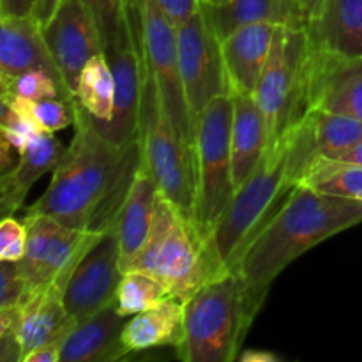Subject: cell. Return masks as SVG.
I'll list each match as a JSON object with an SVG mask.
<instances>
[{"instance_id": "obj_5", "label": "cell", "mask_w": 362, "mask_h": 362, "mask_svg": "<svg viewBox=\"0 0 362 362\" xmlns=\"http://www.w3.org/2000/svg\"><path fill=\"white\" fill-rule=\"evenodd\" d=\"M141 271L154 276L170 296L187 300L200 286L230 272L223 265L214 240L184 216L159 191L154 219L141 250L124 265V272Z\"/></svg>"}, {"instance_id": "obj_29", "label": "cell", "mask_w": 362, "mask_h": 362, "mask_svg": "<svg viewBox=\"0 0 362 362\" xmlns=\"http://www.w3.org/2000/svg\"><path fill=\"white\" fill-rule=\"evenodd\" d=\"M170 292L159 279L141 271L124 272L122 281L117 292L115 308L122 317L129 318L133 315L159 306L170 299Z\"/></svg>"}, {"instance_id": "obj_37", "label": "cell", "mask_w": 362, "mask_h": 362, "mask_svg": "<svg viewBox=\"0 0 362 362\" xmlns=\"http://www.w3.org/2000/svg\"><path fill=\"white\" fill-rule=\"evenodd\" d=\"M163 13L175 27L186 23L202 7V0H158Z\"/></svg>"}, {"instance_id": "obj_20", "label": "cell", "mask_w": 362, "mask_h": 362, "mask_svg": "<svg viewBox=\"0 0 362 362\" xmlns=\"http://www.w3.org/2000/svg\"><path fill=\"white\" fill-rule=\"evenodd\" d=\"M21 308L20 343L21 362L25 357L41 346L55 341H66L73 331L74 320L64 304V288L59 285H49L32 292Z\"/></svg>"}, {"instance_id": "obj_3", "label": "cell", "mask_w": 362, "mask_h": 362, "mask_svg": "<svg viewBox=\"0 0 362 362\" xmlns=\"http://www.w3.org/2000/svg\"><path fill=\"white\" fill-rule=\"evenodd\" d=\"M361 223L362 200L332 197L297 184L251 240L235 271L255 285L271 286L300 255Z\"/></svg>"}, {"instance_id": "obj_28", "label": "cell", "mask_w": 362, "mask_h": 362, "mask_svg": "<svg viewBox=\"0 0 362 362\" xmlns=\"http://www.w3.org/2000/svg\"><path fill=\"white\" fill-rule=\"evenodd\" d=\"M310 119L317 136L318 156L338 159L362 138V120L341 113L311 110Z\"/></svg>"}, {"instance_id": "obj_42", "label": "cell", "mask_w": 362, "mask_h": 362, "mask_svg": "<svg viewBox=\"0 0 362 362\" xmlns=\"http://www.w3.org/2000/svg\"><path fill=\"white\" fill-rule=\"evenodd\" d=\"M339 161H346V163H356V165H362V138L357 141L354 147H350L341 158H338Z\"/></svg>"}, {"instance_id": "obj_9", "label": "cell", "mask_w": 362, "mask_h": 362, "mask_svg": "<svg viewBox=\"0 0 362 362\" xmlns=\"http://www.w3.org/2000/svg\"><path fill=\"white\" fill-rule=\"evenodd\" d=\"M105 55L117 85L115 110L110 122L95 124L113 141L127 145L138 138L141 99L147 80L140 35V0H126L122 23L105 49Z\"/></svg>"}, {"instance_id": "obj_10", "label": "cell", "mask_w": 362, "mask_h": 362, "mask_svg": "<svg viewBox=\"0 0 362 362\" xmlns=\"http://www.w3.org/2000/svg\"><path fill=\"white\" fill-rule=\"evenodd\" d=\"M140 35L145 66L158 87L163 110L194 156V120L186 101L177 49V27L158 0H140Z\"/></svg>"}, {"instance_id": "obj_19", "label": "cell", "mask_w": 362, "mask_h": 362, "mask_svg": "<svg viewBox=\"0 0 362 362\" xmlns=\"http://www.w3.org/2000/svg\"><path fill=\"white\" fill-rule=\"evenodd\" d=\"M306 32L317 52L362 59V0H324Z\"/></svg>"}, {"instance_id": "obj_16", "label": "cell", "mask_w": 362, "mask_h": 362, "mask_svg": "<svg viewBox=\"0 0 362 362\" xmlns=\"http://www.w3.org/2000/svg\"><path fill=\"white\" fill-rule=\"evenodd\" d=\"M278 27L272 23H247L221 39L230 95L255 94L271 55Z\"/></svg>"}, {"instance_id": "obj_8", "label": "cell", "mask_w": 362, "mask_h": 362, "mask_svg": "<svg viewBox=\"0 0 362 362\" xmlns=\"http://www.w3.org/2000/svg\"><path fill=\"white\" fill-rule=\"evenodd\" d=\"M138 140L141 147V161L154 177L159 191L173 205H177L184 216L194 221V202H197L194 156L166 117L158 87L148 69L144 99H141Z\"/></svg>"}, {"instance_id": "obj_31", "label": "cell", "mask_w": 362, "mask_h": 362, "mask_svg": "<svg viewBox=\"0 0 362 362\" xmlns=\"http://www.w3.org/2000/svg\"><path fill=\"white\" fill-rule=\"evenodd\" d=\"M2 105H9L11 108L27 115L42 131H48V133H57V131L74 126V120H76V99L74 101H67L62 98L37 99V101L13 99Z\"/></svg>"}, {"instance_id": "obj_22", "label": "cell", "mask_w": 362, "mask_h": 362, "mask_svg": "<svg viewBox=\"0 0 362 362\" xmlns=\"http://www.w3.org/2000/svg\"><path fill=\"white\" fill-rule=\"evenodd\" d=\"M158 194V184L141 161L117 218L122 271L124 265L141 250L151 233Z\"/></svg>"}, {"instance_id": "obj_35", "label": "cell", "mask_w": 362, "mask_h": 362, "mask_svg": "<svg viewBox=\"0 0 362 362\" xmlns=\"http://www.w3.org/2000/svg\"><path fill=\"white\" fill-rule=\"evenodd\" d=\"M27 250V228L23 221L6 216L0 221V260L20 262Z\"/></svg>"}, {"instance_id": "obj_33", "label": "cell", "mask_w": 362, "mask_h": 362, "mask_svg": "<svg viewBox=\"0 0 362 362\" xmlns=\"http://www.w3.org/2000/svg\"><path fill=\"white\" fill-rule=\"evenodd\" d=\"M21 308H0V362H21Z\"/></svg>"}, {"instance_id": "obj_14", "label": "cell", "mask_w": 362, "mask_h": 362, "mask_svg": "<svg viewBox=\"0 0 362 362\" xmlns=\"http://www.w3.org/2000/svg\"><path fill=\"white\" fill-rule=\"evenodd\" d=\"M42 34L64 81L76 95L83 67L95 55L105 53L101 30L87 0H62L52 20L42 25Z\"/></svg>"}, {"instance_id": "obj_18", "label": "cell", "mask_w": 362, "mask_h": 362, "mask_svg": "<svg viewBox=\"0 0 362 362\" xmlns=\"http://www.w3.org/2000/svg\"><path fill=\"white\" fill-rule=\"evenodd\" d=\"M126 322L115 306L76 322L60 350V362H115L129 357L122 341Z\"/></svg>"}, {"instance_id": "obj_12", "label": "cell", "mask_w": 362, "mask_h": 362, "mask_svg": "<svg viewBox=\"0 0 362 362\" xmlns=\"http://www.w3.org/2000/svg\"><path fill=\"white\" fill-rule=\"evenodd\" d=\"M177 49L186 101L193 120H197L209 103L230 94L221 37L204 4L186 23L177 27Z\"/></svg>"}, {"instance_id": "obj_41", "label": "cell", "mask_w": 362, "mask_h": 362, "mask_svg": "<svg viewBox=\"0 0 362 362\" xmlns=\"http://www.w3.org/2000/svg\"><path fill=\"white\" fill-rule=\"evenodd\" d=\"M240 362H279V357L276 354L267 352V350H246L240 352Z\"/></svg>"}, {"instance_id": "obj_1", "label": "cell", "mask_w": 362, "mask_h": 362, "mask_svg": "<svg viewBox=\"0 0 362 362\" xmlns=\"http://www.w3.org/2000/svg\"><path fill=\"white\" fill-rule=\"evenodd\" d=\"M74 136L45 193L27 209L66 226L103 232L117 223L141 163L140 140L120 145L106 136L76 101Z\"/></svg>"}, {"instance_id": "obj_36", "label": "cell", "mask_w": 362, "mask_h": 362, "mask_svg": "<svg viewBox=\"0 0 362 362\" xmlns=\"http://www.w3.org/2000/svg\"><path fill=\"white\" fill-rule=\"evenodd\" d=\"M87 4L90 6L95 20H98L106 49L115 37L120 23H122L126 0H87Z\"/></svg>"}, {"instance_id": "obj_15", "label": "cell", "mask_w": 362, "mask_h": 362, "mask_svg": "<svg viewBox=\"0 0 362 362\" xmlns=\"http://www.w3.org/2000/svg\"><path fill=\"white\" fill-rule=\"evenodd\" d=\"M310 108L362 120V59H343L313 48Z\"/></svg>"}, {"instance_id": "obj_32", "label": "cell", "mask_w": 362, "mask_h": 362, "mask_svg": "<svg viewBox=\"0 0 362 362\" xmlns=\"http://www.w3.org/2000/svg\"><path fill=\"white\" fill-rule=\"evenodd\" d=\"M0 129H2V134H0V136L6 138L16 152L23 151V148L42 131L34 120H30L27 115L18 112V110L11 108L9 105H2Z\"/></svg>"}, {"instance_id": "obj_13", "label": "cell", "mask_w": 362, "mask_h": 362, "mask_svg": "<svg viewBox=\"0 0 362 362\" xmlns=\"http://www.w3.org/2000/svg\"><path fill=\"white\" fill-rule=\"evenodd\" d=\"M122 276L120 240L115 223L103 230L71 274L64 288L67 313L80 322L101 310L115 306Z\"/></svg>"}, {"instance_id": "obj_2", "label": "cell", "mask_w": 362, "mask_h": 362, "mask_svg": "<svg viewBox=\"0 0 362 362\" xmlns=\"http://www.w3.org/2000/svg\"><path fill=\"white\" fill-rule=\"evenodd\" d=\"M317 156V136L310 115L269 145L253 173L237 187L232 204L212 233L216 251L228 271H235L251 240L281 209Z\"/></svg>"}, {"instance_id": "obj_27", "label": "cell", "mask_w": 362, "mask_h": 362, "mask_svg": "<svg viewBox=\"0 0 362 362\" xmlns=\"http://www.w3.org/2000/svg\"><path fill=\"white\" fill-rule=\"evenodd\" d=\"M299 184L318 193L362 200V165L317 156Z\"/></svg>"}, {"instance_id": "obj_25", "label": "cell", "mask_w": 362, "mask_h": 362, "mask_svg": "<svg viewBox=\"0 0 362 362\" xmlns=\"http://www.w3.org/2000/svg\"><path fill=\"white\" fill-rule=\"evenodd\" d=\"M186 300L170 297L159 306L133 315L124 325L122 341L131 354L161 346H180Z\"/></svg>"}, {"instance_id": "obj_44", "label": "cell", "mask_w": 362, "mask_h": 362, "mask_svg": "<svg viewBox=\"0 0 362 362\" xmlns=\"http://www.w3.org/2000/svg\"><path fill=\"white\" fill-rule=\"evenodd\" d=\"M228 0H202V4L205 6H211V7H218V6H225Z\"/></svg>"}, {"instance_id": "obj_34", "label": "cell", "mask_w": 362, "mask_h": 362, "mask_svg": "<svg viewBox=\"0 0 362 362\" xmlns=\"http://www.w3.org/2000/svg\"><path fill=\"white\" fill-rule=\"evenodd\" d=\"M28 296V285L20 262L0 260V308L20 306Z\"/></svg>"}, {"instance_id": "obj_6", "label": "cell", "mask_w": 362, "mask_h": 362, "mask_svg": "<svg viewBox=\"0 0 362 362\" xmlns=\"http://www.w3.org/2000/svg\"><path fill=\"white\" fill-rule=\"evenodd\" d=\"M311 62L313 46L306 27L279 25L253 94L265 119L269 145L276 144L310 115Z\"/></svg>"}, {"instance_id": "obj_4", "label": "cell", "mask_w": 362, "mask_h": 362, "mask_svg": "<svg viewBox=\"0 0 362 362\" xmlns=\"http://www.w3.org/2000/svg\"><path fill=\"white\" fill-rule=\"evenodd\" d=\"M271 286L230 271L197 290L184 308V338L175 352L186 362H233Z\"/></svg>"}, {"instance_id": "obj_21", "label": "cell", "mask_w": 362, "mask_h": 362, "mask_svg": "<svg viewBox=\"0 0 362 362\" xmlns=\"http://www.w3.org/2000/svg\"><path fill=\"white\" fill-rule=\"evenodd\" d=\"M55 133L41 131L27 147L18 152V163L0 175V212L2 218L14 216L25 204L28 191L45 173L53 172L66 148L53 136Z\"/></svg>"}, {"instance_id": "obj_24", "label": "cell", "mask_w": 362, "mask_h": 362, "mask_svg": "<svg viewBox=\"0 0 362 362\" xmlns=\"http://www.w3.org/2000/svg\"><path fill=\"white\" fill-rule=\"evenodd\" d=\"M221 39L247 23L306 27L308 16L299 0H228L225 6H205Z\"/></svg>"}, {"instance_id": "obj_17", "label": "cell", "mask_w": 362, "mask_h": 362, "mask_svg": "<svg viewBox=\"0 0 362 362\" xmlns=\"http://www.w3.org/2000/svg\"><path fill=\"white\" fill-rule=\"evenodd\" d=\"M28 69H45L64 81L41 21L35 16H0V78Z\"/></svg>"}, {"instance_id": "obj_43", "label": "cell", "mask_w": 362, "mask_h": 362, "mask_svg": "<svg viewBox=\"0 0 362 362\" xmlns=\"http://www.w3.org/2000/svg\"><path fill=\"white\" fill-rule=\"evenodd\" d=\"M299 2H300V6H303L304 13H306L308 21H310L311 18H313L315 14H317L318 11H320V7H322V4H324V0H299Z\"/></svg>"}, {"instance_id": "obj_23", "label": "cell", "mask_w": 362, "mask_h": 362, "mask_svg": "<svg viewBox=\"0 0 362 362\" xmlns=\"http://www.w3.org/2000/svg\"><path fill=\"white\" fill-rule=\"evenodd\" d=\"M233 98L232 120V172L235 189L253 173L269 147L267 127L255 95Z\"/></svg>"}, {"instance_id": "obj_30", "label": "cell", "mask_w": 362, "mask_h": 362, "mask_svg": "<svg viewBox=\"0 0 362 362\" xmlns=\"http://www.w3.org/2000/svg\"><path fill=\"white\" fill-rule=\"evenodd\" d=\"M0 98L2 103L13 99H52L62 98L67 101H74L76 95L69 90L64 81L49 74L45 69H28L14 76L0 78Z\"/></svg>"}, {"instance_id": "obj_39", "label": "cell", "mask_w": 362, "mask_h": 362, "mask_svg": "<svg viewBox=\"0 0 362 362\" xmlns=\"http://www.w3.org/2000/svg\"><path fill=\"white\" fill-rule=\"evenodd\" d=\"M64 341L49 343V345L41 346L25 357L23 362H60V350H62Z\"/></svg>"}, {"instance_id": "obj_38", "label": "cell", "mask_w": 362, "mask_h": 362, "mask_svg": "<svg viewBox=\"0 0 362 362\" xmlns=\"http://www.w3.org/2000/svg\"><path fill=\"white\" fill-rule=\"evenodd\" d=\"M39 0H0V16H35Z\"/></svg>"}, {"instance_id": "obj_7", "label": "cell", "mask_w": 362, "mask_h": 362, "mask_svg": "<svg viewBox=\"0 0 362 362\" xmlns=\"http://www.w3.org/2000/svg\"><path fill=\"white\" fill-rule=\"evenodd\" d=\"M232 120L233 98L230 94L209 103L194 120V221L211 239L237 191L232 172Z\"/></svg>"}, {"instance_id": "obj_11", "label": "cell", "mask_w": 362, "mask_h": 362, "mask_svg": "<svg viewBox=\"0 0 362 362\" xmlns=\"http://www.w3.org/2000/svg\"><path fill=\"white\" fill-rule=\"evenodd\" d=\"M23 225L27 250L20 267L27 279L28 296L49 285L66 288L76 265L101 235V232L71 228L42 214H25Z\"/></svg>"}, {"instance_id": "obj_26", "label": "cell", "mask_w": 362, "mask_h": 362, "mask_svg": "<svg viewBox=\"0 0 362 362\" xmlns=\"http://www.w3.org/2000/svg\"><path fill=\"white\" fill-rule=\"evenodd\" d=\"M117 85L105 53L87 62L76 85V101L98 124L112 120L115 110Z\"/></svg>"}, {"instance_id": "obj_40", "label": "cell", "mask_w": 362, "mask_h": 362, "mask_svg": "<svg viewBox=\"0 0 362 362\" xmlns=\"http://www.w3.org/2000/svg\"><path fill=\"white\" fill-rule=\"evenodd\" d=\"M60 4H62V0H39L37 9H35V18L41 21V25L48 23L52 20V16L59 9Z\"/></svg>"}]
</instances>
